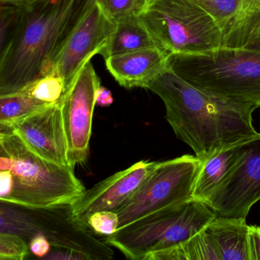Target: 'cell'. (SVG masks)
<instances>
[{
	"label": "cell",
	"instance_id": "obj_1",
	"mask_svg": "<svg viewBox=\"0 0 260 260\" xmlns=\"http://www.w3.org/2000/svg\"><path fill=\"white\" fill-rule=\"evenodd\" d=\"M147 89L164 102L166 118L176 137L203 162L223 149L259 135L252 124L256 106L204 92L170 66Z\"/></svg>",
	"mask_w": 260,
	"mask_h": 260
},
{
	"label": "cell",
	"instance_id": "obj_2",
	"mask_svg": "<svg viewBox=\"0 0 260 260\" xmlns=\"http://www.w3.org/2000/svg\"><path fill=\"white\" fill-rule=\"evenodd\" d=\"M94 0H30L18 7L0 45V95L52 74L67 40Z\"/></svg>",
	"mask_w": 260,
	"mask_h": 260
},
{
	"label": "cell",
	"instance_id": "obj_3",
	"mask_svg": "<svg viewBox=\"0 0 260 260\" xmlns=\"http://www.w3.org/2000/svg\"><path fill=\"white\" fill-rule=\"evenodd\" d=\"M86 191L71 166L36 154L10 130L0 132V200L31 209L71 206Z\"/></svg>",
	"mask_w": 260,
	"mask_h": 260
},
{
	"label": "cell",
	"instance_id": "obj_4",
	"mask_svg": "<svg viewBox=\"0 0 260 260\" xmlns=\"http://www.w3.org/2000/svg\"><path fill=\"white\" fill-rule=\"evenodd\" d=\"M169 66L204 92L260 107V51L220 47L201 54H171Z\"/></svg>",
	"mask_w": 260,
	"mask_h": 260
},
{
	"label": "cell",
	"instance_id": "obj_5",
	"mask_svg": "<svg viewBox=\"0 0 260 260\" xmlns=\"http://www.w3.org/2000/svg\"><path fill=\"white\" fill-rule=\"evenodd\" d=\"M217 217L202 202L190 199L144 216L106 237V243L126 258L146 260L149 255L191 238Z\"/></svg>",
	"mask_w": 260,
	"mask_h": 260
},
{
	"label": "cell",
	"instance_id": "obj_6",
	"mask_svg": "<svg viewBox=\"0 0 260 260\" xmlns=\"http://www.w3.org/2000/svg\"><path fill=\"white\" fill-rule=\"evenodd\" d=\"M138 17L169 55L201 54L223 44L221 29L198 0H147Z\"/></svg>",
	"mask_w": 260,
	"mask_h": 260
},
{
	"label": "cell",
	"instance_id": "obj_7",
	"mask_svg": "<svg viewBox=\"0 0 260 260\" xmlns=\"http://www.w3.org/2000/svg\"><path fill=\"white\" fill-rule=\"evenodd\" d=\"M202 164L191 155L156 162L150 176L118 213V229L155 211L192 199L193 187Z\"/></svg>",
	"mask_w": 260,
	"mask_h": 260
},
{
	"label": "cell",
	"instance_id": "obj_8",
	"mask_svg": "<svg viewBox=\"0 0 260 260\" xmlns=\"http://www.w3.org/2000/svg\"><path fill=\"white\" fill-rule=\"evenodd\" d=\"M100 79L91 60L83 67L65 92L61 102L62 117L68 144L69 165L83 164L89 153L95 94Z\"/></svg>",
	"mask_w": 260,
	"mask_h": 260
},
{
	"label": "cell",
	"instance_id": "obj_9",
	"mask_svg": "<svg viewBox=\"0 0 260 260\" xmlns=\"http://www.w3.org/2000/svg\"><path fill=\"white\" fill-rule=\"evenodd\" d=\"M259 200L260 134L247 141L238 162L205 203L217 217L246 219Z\"/></svg>",
	"mask_w": 260,
	"mask_h": 260
},
{
	"label": "cell",
	"instance_id": "obj_10",
	"mask_svg": "<svg viewBox=\"0 0 260 260\" xmlns=\"http://www.w3.org/2000/svg\"><path fill=\"white\" fill-rule=\"evenodd\" d=\"M156 164L140 161L86 190L69 207L71 220L78 226L87 228L88 218L94 213L103 211L119 212L150 176Z\"/></svg>",
	"mask_w": 260,
	"mask_h": 260
},
{
	"label": "cell",
	"instance_id": "obj_11",
	"mask_svg": "<svg viewBox=\"0 0 260 260\" xmlns=\"http://www.w3.org/2000/svg\"><path fill=\"white\" fill-rule=\"evenodd\" d=\"M115 28L94 0L59 53L54 71L64 80L66 91L83 67L106 46Z\"/></svg>",
	"mask_w": 260,
	"mask_h": 260
},
{
	"label": "cell",
	"instance_id": "obj_12",
	"mask_svg": "<svg viewBox=\"0 0 260 260\" xmlns=\"http://www.w3.org/2000/svg\"><path fill=\"white\" fill-rule=\"evenodd\" d=\"M7 130L16 134L41 157L60 165L70 166L60 103L28 115Z\"/></svg>",
	"mask_w": 260,
	"mask_h": 260
},
{
	"label": "cell",
	"instance_id": "obj_13",
	"mask_svg": "<svg viewBox=\"0 0 260 260\" xmlns=\"http://www.w3.org/2000/svg\"><path fill=\"white\" fill-rule=\"evenodd\" d=\"M169 57L157 47H152L112 56L106 59V65L123 87L147 89L152 80L169 68Z\"/></svg>",
	"mask_w": 260,
	"mask_h": 260
},
{
	"label": "cell",
	"instance_id": "obj_14",
	"mask_svg": "<svg viewBox=\"0 0 260 260\" xmlns=\"http://www.w3.org/2000/svg\"><path fill=\"white\" fill-rule=\"evenodd\" d=\"M215 260H249L246 219L215 217L201 230Z\"/></svg>",
	"mask_w": 260,
	"mask_h": 260
},
{
	"label": "cell",
	"instance_id": "obj_15",
	"mask_svg": "<svg viewBox=\"0 0 260 260\" xmlns=\"http://www.w3.org/2000/svg\"><path fill=\"white\" fill-rule=\"evenodd\" d=\"M248 141L223 149L204 161L194 182L191 199L205 203L238 162Z\"/></svg>",
	"mask_w": 260,
	"mask_h": 260
},
{
	"label": "cell",
	"instance_id": "obj_16",
	"mask_svg": "<svg viewBox=\"0 0 260 260\" xmlns=\"http://www.w3.org/2000/svg\"><path fill=\"white\" fill-rule=\"evenodd\" d=\"M156 47L153 38L138 16L127 18L115 23L106 46L100 53L105 60L129 51Z\"/></svg>",
	"mask_w": 260,
	"mask_h": 260
},
{
	"label": "cell",
	"instance_id": "obj_17",
	"mask_svg": "<svg viewBox=\"0 0 260 260\" xmlns=\"http://www.w3.org/2000/svg\"><path fill=\"white\" fill-rule=\"evenodd\" d=\"M260 28V0H239L238 8L224 32L222 47L245 48Z\"/></svg>",
	"mask_w": 260,
	"mask_h": 260
},
{
	"label": "cell",
	"instance_id": "obj_18",
	"mask_svg": "<svg viewBox=\"0 0 260 260\" xmlns=\"http://www.w3.org/2000/svg\"><path fill=\"white\" fill-rule=\"evenodd\" d=\"M53 104L44 103L21 91L0 95V127L10 128L15 123Z\"/></svg>",
	"mask_w": 260,
	"mask_h": 260
},
{
	"label": "cell",
	"instance_id": "obj_19",
	"mask_svg": "<svg viewBox=\"0 0 260 260\" xmlns=\"http://www.w3.org/2000/svg\"><path fill=\"white\" fill-rule=\"evenodd\" d=\"M19 90L44 103L57 104L61 102L66 92V85L60 76L52 73L28 83Z\"/></svg>",
	"mask_w": 260,
	"mask_h": 260
},
{
	"label": "cell",
	"instance_id": "obj_20",
	"mask_svg": "<svg viewBox=\"0 0 260 260\" xmlns=\"http://www.w3.org/2000/svg\"><path fill=\"white\" fill-rule=\"evenodd\" d=\"M103 14L113 23L127 18L138 16L147 0H95Z\"/></svg>",
	"mask_w": 260,
	"mask_h": 260
},
{
	"label": "cell",
	"instance_id": "obj_21",
	"mask_svg": "<svg viewBox=\"0 0 260 260\" xmlns=\"http://www.w3.org/2000/svg\"><path fill=\"white\" fill-rule=\"evenodd\" d=\"M214 18L222 33L229 26L238 8L239 0H198Z\"/></svg>",
	"mask_w": 260,
	"mask_h": 260
},
{
	"label": "cell",
	"instance_id": "obj_22",
	"mask_svg": "<svg viewBox=\"0 0 260 260\" xmlns=\"http://www.w3.org/2000/svg\"><path fill=\"white\" fill-rule=\"evenodd\" d=\"M28 254V246L19 236L4 231L1 232L0 259L22 260Z\"/></svg>",
	"mask_w": 260,
	"mask_h": 260
},
{
	"label": "cell",
	"instance_id": "obj_23",
	"mask_svg": "<svg viewBox=\"0 0 260 260\" xmlns=\"http://www.w3.org/2000/svg\"><path fill=\"white\" fill-rule=\"evenodd\" d=\"M118 226V214L114 211H103L94 213L89 216L87 220V228H90L95 234L107 237L116 232Z\"/></svg>",
	"mask_w": 260,
	"mask_h": 260
},
{
	"label": "cell",
	"instance_id": "obj_24",
	"mask_svg": "<svg viewBox=\"0 0 260 260\" xmlns=\"http://www.w3.org/2000/svg\"><path fill=\"white\" fill-rule=\"evenodd\" d=\"M248 246L249 260H260V226H249Z\"/></svg>",
	"mask_w": 260,
	"mask_h": 260
},
{
	"label": "cell",
	"instance_id": "obj_25",
	"mask_svg": "<svg viewBox=\"0 0 260 260\" xmlns=\"http://www.w3.org/2000/svg\"><path fill=\"white\" fill-rule=\"evenodd\" d=\"M29 249L35 255L42 258L48 255L51 249V245L45 236L37 234L31 238L29 243Z\"/></svg>",
	"mask_w": 260,
	"mask_h": 260
},
{
	"label": "cell",
	"instance_id": "obj_26",
	"mask_svg": "<svg viewBox=\"0 0 260 260\" xmlns=\"http://www.w3.org/2000/svg\"><path fill=\"white\" fill-rule=\"evenodd\" d=\"M114 99L112 92L107 88L100 85L95 94V103L100 107H108L113 103Z\"/></svg>",
	"mask_w": 260,
	"mask_h": 260
},
{
	"label": "cell",
	"instance_id": "obj_27",
	"mask_svg": "<svg viewBox=\"0 0 260 260\" xmlns=\"http://www.w3.org/2000/svg\"><path fill=\"white\" fill-rule=\"evenodd\" d=\"M245 48L260 51V36L252 38Z\"/></svg>",
	"mask_w": 260,
	"mask_h": 260
},
{
	"label": "cell",
	"instance_id": "obj_28",
	"mask_svg": "<svg viewBox=\"0 0 260 260\" xmlns=\"http://www.w3.org/2000/svg\"><path fill=\"white\" fill-rule=\"evenodd\" d=\"M28 1L30 0H1V4H10V5L19 7V6L23 5Z\"/></svg>",
	"mask_w": 260,
	"mask_h": 260
},
{
	"label": "cell",
	"instance_id": "obj_29",
	"mask_svg": "<svg viewBox=\"0 0 260 260\" xmlns=\"http://www.w3.org/2000/svg\"><path fill=\"white\" fill-rule=\"evenodd\" d=\"M260 36V28H258V30H257L256 33H255V36H254V37H255V36Z\"/></svg>",
	"mask_w": 260,
	"mask_h": 260
}]
</instances>
